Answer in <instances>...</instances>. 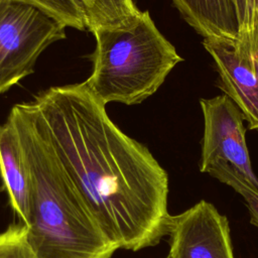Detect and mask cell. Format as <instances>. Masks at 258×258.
I'll return each mask as SVG.
<instances>
[{
  "label": "cell",
  "mask_w": 258,
  "mask_h": 258,
  "mask_svg": "<svg viewBox=\"0 0 258 258\" xmlns=\"http://www.w3.org/2000/svg\"><path fill=\"white\" fill-rule=\"evenodd\" d=\"M239 33L251 32L258 15V0H234ZM238 33V34H239Z\"/></svg>",
  "instance_id": "4fadbf2b"
},
{
  "label": "cell",
  "mask_w": 258,
  "mask_h": 258,
  "mask_svg": "<svg viewBox=\"0 0 258 258\" xmlns=\"http://www.w3.org/2000/svg\"><path fill=\"white\" fill-rule=\"evenodd\" d=\"M166 258H169V256H166Z\"/></svg>",
  "instance_id": "e0dca14e"
},
{
  "label": "cell",
  "mask_w": 258,
  "mask_h": 258,
  "mask_svg": "<svg viewBox=\"0 0 258 258\" xmlns=\"http://www.w3.org/2000/svg\"><path fill=\"white\" fill-rule=\"evenodd\" d=\"M212 56L219 88L242 112L248 128L258 130V15L251 32L236 38H203Z\"/></svg>",
  "instance_id": "8992f818"
},
{
  "label": "cell",
  "mask_w": 258,
  "mask_h": 258,
  "mask_svg": "<svg viewBox=\"0 0 258 258\" xmlns=\"http://www.w3.org/2000/svg\"><path fill=\"white\" fill-rule=\"evenodd\" d=\"M167 236L169 258H235L227 217L205 200L170 216Z\"/></svg>",
  "instance_id": "52a82bcc"
},
{
  "label": "cell",
  "mask_w": 258,
  "mask_h": 258,
  "mask_svg": "<svg viewBox=\"0 0 258 258\" xmlns=\"http://www.w3.org/2000/svg\"><path fill=\"white\" fill-rule=\"evenodd\" d=\"M10 3H11L10 0H0V16L5 11V9L9 6Z\"/></svg>",
  "instance_id": "9a60e30c"
},
{
  "label": "cell",
  "mask_w": 258,
  "mask_h": 258,
  "mask_svg": "<svg viewBox=\"0 0 258 258\" xmlns=\"http://www.w3.org/2000/svg\"><path fill=\"white\" fill-rule=\"evenodd\" d=\"M182 19L203 38H236L234 0H171Z\"/></svg>",
  "instance_id": "9c48e42d"
},
{
  "label": "cell",
  "mask_w": 258,
  "mask_h": 258,
  "mask_svg": "<svg viewBox=\"0 0 258 258\" xmlns=\"http://www.w3.org/2000/svg\"><path fill=\"white\" fill-rule=\"evenodd\" d=\"M0 176L11 209L25 226L29 217L30 171L18 132L9 119L0 124Z\"/></svg>",
  "instance_id": "ba28073f"
},
{
  "label": "cell",
  "mask_w": 258,
  "mask_h": 258,
  "mask_svg": "<svg viewBox=\"0 0 258 258\" xmlns=\"http://www.w3.org/2000/svg\"><path fill=\"white\" fill-rule=\"evenodd\" d=\"M140 11L134 0H92L87 13L88 31L128 26Z\"/></svg>",
  "instance_id": "30bf717a"
},
{
  "label": "cell",
  "mask_w": 258,
  "mask_h": 258,
  "mask_svg": "<svg viewBox=\"0 0 258 258\" xmlns=\"http://www.w3.org/2000/svg\"><path fill=\"white\" fill-rule=\"evenodd\" d=\"M225 183L243 197L250 214V222L258 228V190L247 186L235 178L228 179Z\"/></svg>",
  "instance_id": "5bb4252c"
},
{
  "label": "cell",
  "mask_w": 258,
  "mask_h": 258,
  "mask_svg": "<svg viewBox=\"0 0 258 258\" xmlns=\"http://www.w3.org/2000/svg\"><path fill=\"white\" fill-rule=\"evenodd\" d=\"M200 105L204 118L200 170L223 183L235 178L258 190L242 112L225 94L202 98Z\"/></svg>",
  "instance_id": "277c9868"
},
{
  "label": "cell",
  "mask_w": 258,
  "mask_h": 258,
  "mask_svg": "<svg viewBox=\"0 0 258 258\" xmlns=\"http://www.w3.org/2000/svg\"><path fill=\"white\" fill-rule=\"evenodd\" d=\"M7 119L18 132L30 171L25 227L34 258H111L119 249L100 228L23 103L15 104Z\"/></svg>",
  "instance_id": "7a4b0ae2"
},
{
  "label": "cell",
  "mask_w": 258,
  "mask_h": 258,
  "mask_svg": "<svg viewBox=\"0 0 258 258\" xmlns=\"http://www.w3.org/2000/svg\"><path fill=\"white\" fill-rule=\"evenodd\" d=\"M66 28L36 8L9 4L0 16V95L34 73L39 55L66 38Z\"/></svg>",
  "instance_id": "5b68a950"
},
{
  "label": "cell",
  "mask_w": 258,
  "mask_h": 258,
  "mask_svg": "<svg viewBox=\"0 0 258 258\" xmlns=\"http://www.w3.org/2000/svg\"><path fill=\"white\" fill-rule=\"evenodd\" d=\"M0 258H34L23 224L9 225L0 233Z\"/></svg>",
  "instance_id": "7c38bea8"
},
{
  "label": "cell",
  "mask_w": 258,
  "mask_h": 258,
  "mask_svg": "<svg viewBox=\"0 0 258 258\" xmlns=\"http://www.w3.org/2000/svg\"><path fill=\"white\" fill-rule=\"evenodd\" d=\"M23 105L111 243L138 251L167 236V172L84 83L50 87Z\"/></svg>",
  "instance_id": "6da1fadb"
},
{
  "label": "cell",
  "mask_w": 258,
  "mask_h": 258,
  "mask_svg": "<svg viewBox=\"0 0 258 258\" xmlns=\"http://www.w3.org/2000/svg\"><path fill=\"white\" fill-rule=\"evenodd\" d=\"M96 47L91 55L88 91L103 105H136L152 96L183 58L159 31L147 10L125 27L93 32Z\"/></svg>",
  "instance_id": "3957f363"
},
{
  "label": "cell",
  "mask_w": 258,
  "mask_h": 258,
  "mask_svg": "<svg viewBox=\"0 0 258 258\" xmlns=\"http://www.w3.org/2000/svg\"><path fill=\"white\" fill-rule=\"evenodd\" d=\"M80 1L83 3V5L85 7V10H86V15H87L88 11L90 10V8L92 6V0H80Z\"/></svg>",
  "instance_id": "2e32d148"
},
{
  "label": "cell",
  "mask_w": 258,
  "mask_h": 258,
  "mask_svg": "<svg viewBox=\"0 0 258 258\" xmlns=\"http://www.w3.org/2000/svg\"><path fill=\"white\" fill-rule=\"evenodd\" d=\"M41 11L66 27L88 30L86 10L80 0H10Z\"/></svg>",
  "instance_id": "8fae6325"
}]
</instances>
